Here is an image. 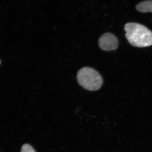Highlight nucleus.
Instances as JSON below:
<instances>
[{"mask_svg":"<svg viewBox=\"0 0 152 152\" xmlns=\"http://www.w3.org/2000/svg\"><path fill=\"white\" fill-rule=\"evenodd\" d=\"M77 79L81 86L90 91L98 90L103 82L100 74L94 68L89 67L80 69L77 73Z\"/></svg>","mask_w":152,"mask_h":152,"instance_id":"2","label":"nucleus"},{"mask_svg":"<svg viewBox=\"0 0 152 152\" xmlns=\"http://www.w3.org/2000/svg\"><path fill=\"white\" fill-rule=\"evenodd\" d=\"M0 63H1V62H0Z\"/></svg>","mask_w":152,"mask_h":152,"instance_id":"6","label":"nucleus"},{"mask_svg":"<svg viewBox=\"0 0 152 152\" xmlns=\"http://www.w3.org/2000/svg\"><path fill=\"white\" fill-rule=\"evenodd\" d=\"M20 152H36L33 148L29 144H25L22 146Z\"/></svg>","mask_w":152,"mask_h":152,"instance_id":"5","label":"nucleus"},{"mask_svg":"<svg viewBox=\"0 0 152 152\" xmlns=\"http://www.w3.org/2000/svg\"><path fill=\"white\" fill-rule=\"evenodd\" d=\"M125 36L133 46L145 47L152 45V33L142 25L130 22L124 26Z\"/></svg>","mask_w":152,"mask_h":152,"instance_id":"1","label":"nucleus"},{"mask_svg":"<svg viewBox=\"0 0 152 152\" xmlns=\"http://www.w3.org/2000/svg\"><path fill=\"white\" fill-rule=\"evenodd\" d=\"M136 9L138 11L142 13L152 12V1H142L136 5Z\"/></svg>","mask_w":152,"mask_h":152,"instance_id":"4","label":"nucleus"},{"mask_svg":"<svg viewBox=\"0 0 152 152\" xmlns=\"http://www.w3.org/2000/svg\"><path fill=\"white\" fill-rule=\"evenodd\" d=\"M100 48L104 51L115 50L118 46L117 38L113 34L108 33L104 34L100 37L99 41Z\"/></svg>","mask_w":152,"mask_h":152,"instance_id":"3","label":"nucleus"}]
</instances>
